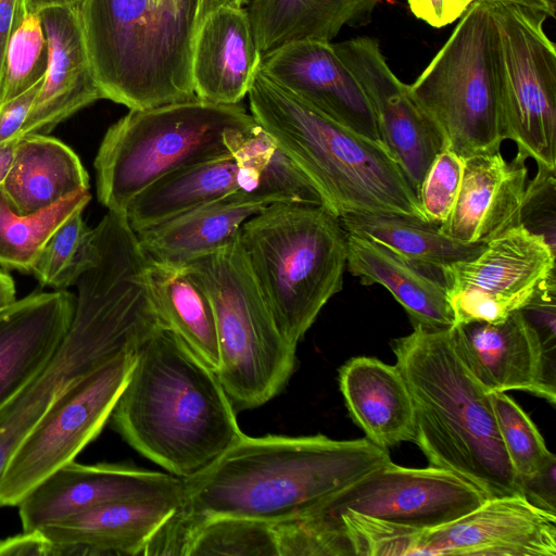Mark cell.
<instances>
[{"mask_svg": "<svg viewBox=\"0 0 556 556\" xmlns=\"http://www.w3.org/2000/svg\"><path fill=\"white\" fill-rule=\"evenodd\" d=\"M412 555L556 556V515L521 495L486 498L455 521L418 532Z\"/></svg>", "mask_w": 556, "mask_h": 556, "instance_id": "2e32d148", "label": "cell"}, {"mask_svg": "<svg viewBox=\"0 0 556 556\" xmlns=\"http://www.w3.org/2000/svg\"><path fill=\"white\" fill-rule=\"evenodd\" d=\"M527 8L545 14L547 17H555L556 0H490Z\"/></svg>", "mask_w": 556, "mask_h": 556, "instance_id": "7dc6e473", "label": "cell"}, {"mask_svg": "<svg viewBox=\"0 0 556 556\" xmlns=\"http://www.w3.org/2000/svg\"><path fill=\"white\" fill-rule=\"evenodd\" d=\"M527 157L517 153L506 161L498 152L464 159L457 198L447 220L439 227L444 236L469 244H485L520 225L528 170Z\"/></svg>", "mask_w": 556, "mask_h": 556, "instance_id": "44dd1931", "label": "cell"}, {"mask_svg": "<svg viewBox=\"0 0 556 556\" xmlns=\"http://www.w3.org/2000/svg\"><path fill=\"white\" fill-rule=\"evenodd\" d=\"M136 352H121L60 393L2 472L0 507L17 506L33 488L75 460L100 434L129 378Z\"/></svg>", "mask_w": 556, "mask_h": 556, "instance_id": "8fae6325", "label": "cell"}, {"mask_svg": "<svg viewBox=\"0 0 556 556\" xmlns=\"http://www.w3.org/2000/svg\"><path fill=\"white\" fill-rule=\"evenodd\" d=\"M454 326L500 323L555 278V248L523 225L485 243L471 260L441 268Z\"/></svg>", "mask_w": 556, "mask_h": 556, "instance_id": "4fadbf2b", "label": "cell"}, {"mask_svg": "<svg viewBox=\"0 0 556 556\" xmlns=\"http://www.w3.org/2000/svg\"><path fill=\"white\" fill-rule=\"evenodd\" d=\"M413 328L392 343L413 401V442L429 466L454 472L488 498L522 496L490 393L460 357L453 328Z\"/></svg>", "mask_w": 556, "mask_h": 556, "instance_id": "277c9868", "label": "cell"}, {"mask_svg": "<svg viewBox=\"0 0 556 556\" xmlns=\"http://www.w3.org/2000/svg\"><path fill=\"white\" fill-rule=\"evenodd\" d=\"M502 442L519 480L534 473L553 455L539 429L505 392L490 393Z\"/></svg>", "mask_w": 556, "mask_h": 556, "instance_id": "8d00e7d4", "label": "cell"}, {"mask_svg": "<svg viewBox=\"0 0 556 556\" xmlns=\"http://www.w3.org/2000/svg\"><path fill=\"white\" fill-rule=\"evenodd\" d=\"M264 206L226 199L138 232L139 245L149 261L181 266L227 244Z\"/></svg>", "mask_w": 556, "mask_h": 556, "instance_id": "f546056e", "label": "cell"}, {"mask_svg": "<svg viewBox=\"0 0 556 556\" xmlns=\"http://www.w3.org/2000/svg\"><path fill=\"white\" fill-rule=\"evenodd\" d=\"M486 498L481 490L452 471L433 466L403 467L390 460L332 495L309 515L336 517L350 510L427 530L455 521Z\"/></svg>", "mask_w": 556, "mask_h": 556, "instance_id": "5bb4252c", "label": "cell"}, {"mask_svg": "<svg viewBox=\"0 0 556 556\" xmlns=\"http://www.w3.org/2000/svg\"><path fill=\"white\" fill-rule=\"evenodd\" d=\"M555 169L538 165L535 177L526 186L520 224L542 235L555 248Z\"/></svg>", "mask_w": 556, "mask_h": 556, "instance_id": "ab89813d", "label": "cell"}, {"mask_svg": "<svg viewBox=\"0 0 556 556\" xmlns=\"http://www.w3.org/2000/svg\"><path fill=\"white\" fill-rule=\"evenodd\" d=\"M94 229L87 226L81 213L61 225L48 239L31 273L43 287L65 290L76 285L96 258Z\"/></svg>", "mask_w": 556, "mask_h": 556, "instance_id": "e575fe53", "label": "cell"}, {"mask_svg": "<svg viewBox=\"0 0 556 556\" xmlns=\"http://www.w3.org/2000/svg\"><path fill=\"white\" fill-rule=\"evenodd\" d=\"M48 54L40 13H27L7 49L0 102L22 94L42 79L48 66Z\"/></svg>", "mask_w": 556, "mask_h": 556, "instance_id": "d590c367", "label": "cell"}, {"mask_svg": "<svg viewBox=\"0 0 556 556\" xmlns=\"http://www.w3.org/2000/svg\"><path fill=\"white\" fill-rule=\"evenodd\" d=\"M390 460L389 450L367 438L244 433L207 468L182 479L178 515L188 523L236 516L276 525L314 513Z\"/></svg>", "mask_w": 556, "mask_h": 556, "instance_id": "6da1fadb", "label": "cell"}, {"mask_svg": "<svg viewBox=\"0 0 556 556\" xmlns=\"http://www.w3.org/2000/svg\"><path fill=\"white\" fill-rule=\"evenodd\" d=\"M261 61L247 9L224 3L208 10L193 39L191 75L195 97L216 104L240 103Z\"/></svg>", "mask_w": 556, "mask_h": 556, "instance_id": "cb8c5ba5", "label": "cell"}, {"mask_svg": "<svg viewBox=\"0 0 556 556\" xmlns=\"http://www.w3.org/2000/svg\"><path fill=\"white\" fill-rule=\"evenodd\" d=\"M77 11L103 99L146 110L195 98L201 0H81Z\"/></svg>", "mask_w": 556, "mask_h": 556, "instance_id": "8992f818", "label": "cell"}, {"mask_svg": "<svg viewBox=\"0 0 556 556\" xmlns=\"http://www.w3.org/2000/svg\"><path fill=\"white\" fill-rule=\"evenodd\" d=\"M1 307V306H0Z\"/></svg>", "mask_w": 556, "mask_h": 556, "instance_id": "f5cc1de1", "label": "cell"}, {"mask_svg": "<svg viewBox=\"0 0 556 556\" xmlns=\"http://www.w3.org/2000/svg\"><path fill=\"white\" fill-rule=\"evenodd\" d=\"M81 0H25L27 13H40L50 8H77Z\"/></svg>", "mask_w": 556, "mask_h": 556, "instance_id": "c3c4849f", "label": "cell"}, {"mask_svg": "<svg viewBox=\"0 0 556 556\" xmlns=\"http://www.w3.org/2000/svg\"><path fill=\"white\" fill-rule=\"evenodd\" d=\"M15 285L12 277L0 270V306L13 302L15 296Z\"/></svg>", "mask_w": 556, "mask_h": 556, "instance_id": "f907efd6", "label": "cell"}, {"mask_svg": "<svg viewBox=\"0 0 556 556\" xmlns=\"http://www.w3.org/2000/svg\"><path fill=\"white\" fill-rule=\"evenodd\" d=\"M476 0H407L409 10L418 18L434 28L452 24Z\"/></svg>", "mask_w": 556, "mask_h": 556, "instance_id": "ee69618b", "label": "cell"}, {"mask_svg": "<svg viewBox=\"0 0 556 556\" xmlns=\"http://www.w3.org/2000/svg\"><path fill=\"white\" fill-rule=\"evenodd\" d=\"M76 299L33 292L0 307V407L52 359L71 327Z\"/></svg>", "mask_w": 556, "mask_h": 556, "instance_id": "7402d4cb", "label": "cell"}, {"mask_svg": "<svg viewBox=\"0 0 556 556\" xmlns=\"http://www.w3.org/2000/svg\"><path fill=\"white\" fill-rule=\"evenodd\" d=\"M379 0H250L248 13L263 56L292 41L331 42L343 26L369 24Z\"/></svg>", "mask_w": 556, "mask_h": 556, "instance_id": "f1b7e54d", "label": "cell"}, {"mask_svg": "<svg viewBox=\"0 0 556 556\" xmlns=\"http://www.w3.org/2000/svg\"><path fill=\"white\" fill-rule=\"evenodd\" d=\"M182 489V479L168 472L73 460L40 481L17 507L23 531H31L111 502L181 493Z\"/></svg>", "mask_w": 556, "mask_h": 556, "instance_id": "e0dca14e", "label": "cell"}, {"mask_svg": "<svg viewBox=\"0 0 556 556\" xmlns=\"http://www.w3.org/2000/svg\"><path fill=\"white\" fill-rule=\"evenodd\" d=\"M349 271L363 285H381L407 313L413 326H454L441 269L416 264L371 239L346 232Z\"/></svg>", "mask_w": 556, "mask_h": 556, "instance_id": "484cf974", "label": "cell"}, {"mask_svg": "<svg viewBox=\"0 0 556 556\" xmlns=\"http://www.w3.org/2000/svg\"><path fill=\"white\" fill-rule=\"evenodd\" d=\"M17 141L18 138L0 144V187L11 169Z\"/></svg>", "mask_w": 556, "mask_h": 556, "instance_id": "681fc988", "label": "cell"}, {"mask_svg": "<svg viewBox=\"0 0 556 556\" xmlns=\"http://www.w3.org/2000/svg\"><path fill=\"white\" fill-rule=\"evenodd\" d=\"M503 65V134L517 153L556 169V50L546 15L493 2Z\"/></svg>", "mask_w": 556, "mask_h": 556, "instance_id": "7c38bea8", "label": "cell"}, {"mask_svg": "<svg viewBox=\"0 0 556 556\" xmlns=\"http://www.w3.org/2000/svg\"><path fill=\"white\" fill-rule=\"evenodd\" d=\"M260 186L258 165L230 154L167 174L140 192L125 215L138 233L227 198L245 204L267 205L261 198Z\"/></svg>", "mask_w": 556, "mask_h": 556, "instance_id": "ffe728a7", "label": "cell"}, {"mask_svg": "<svg viewBox=\"0 0 556 556\" xmlns=\"http://www.w3.org/2000/svg\"><path fill=\"white\" fill-rule=\"evenodd\" d=\"M555 278L545 283L520 312L534 329L548 372L556 377V286Z\"/></svg>", "mask_w": 556, "mask_h": 556, "instance_id": "60d3db41", "label": "cell"}, {"mask_svg": "<svg viewBox=\"0 0 556 556\" xmlns=\"http://www.w3.org/2000/svg\"><path fill=\"white\" fill-rule=\"evenodd\" d=\"M261 68L326 116L382 142L370 103L333 43L309 39L289 42L263 56Z\"/></svg>", "mask_w": 556, "mask_h": 556, "instance_id": "ac0fdd59", "label": "cell"}, {"mask_svg": "<svg viewBox=\"0 0 556 556\" xmlns=\"http://www.w3.org/2000/svg\"><path fill=\"white\" fill-rule=\"evenodd\" d=\"M43 78L22 94L0 102V144L20 138L33 101Z\"/></svg>", "mask_w": 556, "mask_h": 556, "instance_id": "f6af8a7d", "label": "cell"}, {"mask_svg": "<svg viewBox=\"0 0 556 556\" xmlns=\"http://www.w3.org/2000/svg\"><path fill=\"white\" fill-rule=\"evenodd\" d=\"M452 328L460 357L488 393L519 390L555 405L556 377L548 372L540 340L520 309L500 323Z\"/></svg>", "mask_w": 556, "mask_h": 556, "instance_id": "d6986e66", "label": "cell"}, {"mask_svg": "<svg viewBox=\"0 0 556 556\" xmlns=\"http://www.w3.org/2000/svg\"><path fill=\"white\" fill-rule=\"evenodd\" d=\"M239 240L280 332L296 346L343 286L339 217L321 205L275 202L241 225Z\"/></svg>", "mask_w": 556, "mask_h": 556, "instance_id": "52a82bcc", "label": "cell"}, {"mask_svg": "<svg viewBox=\"0 0 556 556\" xmlns=\"http://www.w3.org/2000/svg\"><path fill=\"white\" fill-rule=\"evenodd\" d=\"M151 294L166 327L216 374L219 367L218 339L211 299L184 266L148 260Z\"/></svg>", "mask_w": 556, "mask_h": 556, "instance_id": "4dcf8cb0", "label": "cell"}, {"mask_svg": "<svg viewBox=\"0 0 556 556\" xmlns=\"http://www.w3.org/2000/svg\"><path fill=\"white\" fill-rule=\"evenodd\" d=\"M26 14L25 0H0V85L9 42Z\"/></svg>", "mask_w": 556, "mask_h": 556, "instance_id": "bcb514c9", "label": "cell"}, {"mask_svg": "<svg viewBox=\"0 0 556 556\" xmlns=\"http://www.w3.org/2000/svg\"><path fill=\"white\" fill-rule=\"evenodd\" d=\"M256 125L238 104L193 98L129 112L105 132L94 159L98 200L125 214L149 186L182 167L230 155L226 138Z\"/></svg>", "mask_w": 556, "mask_h": 556, "instance_id": "ba28073f", "label": "cell"}, {"mask_svg": "<svg viewBox=\"0 0 556 556\" xmlns=\"http://www.w3.org/2000/svg\"><path fill=\"white\" fill-rule=\"evenodd\" d=\"M182 492L103 504L39 528L48 539L93 555H142L154 534L179 509Z\"/></svg>", "mask_w": 556, "mask_h": 556, "instance_id": "d4e9b609", "label": "cell"}, {"mask_svg": "<svg viewBox=\"0 0 556 556\" xmlns=\"http://www.w3.org/2000/svg\"><path fill=\"white\" fill-rule=\"evenodd\" d=\"M86 547L62 544L48 539L40 530L23 531L0 540V556H92Z\"/></svg>", "mask_w": 556, "mask_h": 556, "instance_id": "b9f144b4", "label": "cell"}, {"mask_svg": "<svg viewBox=\"0 0 556 556\" xmlns=\"http://www.w3.org/2000/svg\"><path fill=\"white\" fill-rule=\"evenodd\" d=\"M90 200L89 190H81L42 211L20 214L0 188V265L7 269L31 273L52 233L68 218L83 213Z\"/></svg>", "mask_w": 556, "mask_h": 556, "instance_id": "d6a6232c", "label": "cell"}, {"mask_svg": "<svg viewBox=\"0 0 556 556\" xmlns=\"http://www.w3.org/2000/svg\"><path fill=\"white\" fill-rule=\"evenodd\" d=\"M339 220L346 232L371 239L416 264L435 269L471 260L485 245L453 240L437 225L401 215L350 214Z\"/></svg>", "mask_w": 556, "mask_h": 556, "instance_id": "1f68e13d", "label": "cell"}, {"mask_svg": "<svg viewBox=\"0 0 556 556\" xmlns=\"http://www.w3.org/2000/svg\"><path fill=\"white\" fill-rule=\"evenodd\" d=\"M202 8L206 13L208 10L224 3L241 4L245 3V0H201Z\"/></svg>", "mask_w": 556, "mask_h": 556, "instance_id": "816d5d0a", "label": "cell"}, {"mask_svg": "<svg viewBox=\"0 0 556 556\" xmlns=\"http://www.w3.org/2000/svg\"><path fill=\"white\" fill-rule=\"evenodd\" d=\"M68 332L50 363L0 407V478L18 445L76 379L123 351H137L166 327L152 298L147 258L134 241L97 239V255L76 282Z\"/></svg>", "mask_w": 556, "mask_h": 556, "instance_id": "3957f363", "label": "cell"}, {"mask_svg": "<svg viewBox=\"0 0 556 556\" xmlns=\"http://www.w3.org/2000/svg\"><path fill=\"white\" fill-rule=\"evenodd\" d=\"M110 420L134 450L181 479L244 434L217 374L167 327L137 350Z\"/></svg>", "mask_w": 556, "mask_h": 556, "instance_id": "7a4b0ae2", "label": "cell"}, {"mask_svg": "<svg viewBox=\"0 0 556 556\" xmlns=\"http://www.w3.org/2000/svg\"><path fill=\"white\" fill-rule=\"evenodd\" d=\"M408 88L444 148L464 159L500 151L504 65L493 1L476 0L467 9Z\"/></svg>", "mask_w": 556, "mask_h": 556, "instance_id": "30bf717a", "label": "cell"}, {"mask_svg": "<svg viewBox=\"0 0 556 556\" xmlns=\"http://www.w3.org/2000/svg\"><path fill=\"white\" fill-rule=\"evenodd\" d=\"M247 96L257 125L333 215L393 214L426 222L415 190L382 142L326 116L269 78L261 65Z\"/></svg>", "mask_w": 556, "mask_h": 556, "instance_id": "5b68a950", "label": "cell"}, {"mask_svg": "<svg viewBox=\"0 0 556 556\" xmlns=\"http://www.w3.org/2000/svg\"><path fill=\"white\" fill-rule=\"evenodd\" d=\"M182 556H278L274 526L236 516L188 525Z\"/></svg>", "mask_w": 556, "mask_h": 556, "instance_id": "836d02e7", "label": "cell"}, {"mask_svg": "<svg viewBox=\"0 0 556 556\" xmlns=\"http://www.w3.org/2000/svg\"><path fill=\"white\" fill-rule=\"evenodd\" d=\"M274 526L278 556H351L349 538L336 518L307 515Z\"/></svg>", "mask_w": 556, "mask_h": 556, "instance_id": "74e56055", "label": "cell"}, {"mask_svg": "<svg viewBox=\"0 0 556 556\" xmlns=\"http://www.w3.org/2000/svg\"><path fill=\"white\" fill-rule=\"evenodd\" d=\"M40 16L48 41V66L20 137L47 135L77 111L103 99L77 8H50Z\"/></svg>", "mask_w": 556, "mask_h": 556, "instance_id": "603a6c76", "label": "cell"}, {"mask_svg": "<svg viewBox=\"0 0 556 556\" xmlns=\"http://www.w3.org/2000/svg\"><path fill=\"white\" fill-rule=\"evenodd\" d=\"M522 496L533 506L556 515V456L520 480Z\"/></svg>", "mask_w": 556, "mask_h": 556, "instance_id": "7bdbcfd3", "label": "cell"}, {"mask_svg": "<svg viewBox=\"0 0 556 556\" xmlns=\"http://www.w3.org/2000/svg\"><path fill=\"white\" fill-rule=\"evenodd\" d=\"M464 169V157L444 148L432 162L417 193L426 222L443 225L455 204Z\"/></svg>", "mask_w": 556, "mask_h": 556, "instance_id": "f35d334b", "label": "cell"}, {"mask_svg": "<svg viewBox=\"0 0 556 556\" xmlns=\"http://www.w3.org/2000/svg\"><path fill=\"white\" fill-rule=\"evenodd\" d=\"M333 48L363 88L383 146L417 194L432 162L444 149L440 131L412 97L408 85L392 72L377 39L356 37Z\"/></svg>", "mask_w": 556, "mask_h": 556, "instance_id": "9a60e30c", "label": "cell"}, {"mask_svg": "<svg viewBox=\"0 0 556 556\" xmlns=\"http://www.w3.org/2000/svg\"><path fill=\"white\" fill-rule=\"evenodd\" d=\"M184 266L211 299L219 351L217 376L233 408L264 405L291 378L296 346L280 332L239 233L218 250Z\"/></svg>", "mask_w": 556, "mask_h": 556, "instance_id": "9c48e42d", "label": "cell"}, {"mask_svg": "<svg viewBox=\"0 0 556 556\" xmlns=\"http://www.w3.org/2000/svg\"><path fill=\"white\" fill-rule=\"evenodd\" d=\"M0 188L17 213L33 214L76 191L89 190V176L65 143L43 134H29L18 138L11 169Z\"/></svg>", "mask_w": 556, "mask_h": 556, "instance_id": "83f0119b", "label": "cell"}, {"mask_svg": "<svg viewBox=\"0 0 556 556\" xmlns=\"http://www.w3.org/2000/svg\"><path fill=\"white\" fill-rule=\"evenodd\" d=\"M339 387L352 420L369 441L389 450L414 440L413 401L396 365L353 357L339 370Z\"/></svg>", "mask_w": 556, "mask_h": 556, "instance_id": "4316f807", "label": "cell"}]
</instances>
